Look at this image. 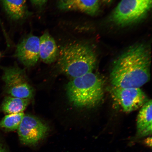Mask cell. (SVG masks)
Masks as SVG:
<instances>
[{"label": "cell", "mask_w": 152, "mask_h": 152, "mask_svg": "<svg viewBox=\"0 0 152 152\" xmlns=\"http://www.w3.org/2000/svg\"><path fill=\"white\" fill-rule=\"evenodd\" d=\"M66 93L69 101L76 107H94L103 99L104 81L91 72L71 79L66 85Z\"/></svg>", "instance_id": "3"}, {"label": "cell", "mask_w": 152, "mask_h": 152, "mask_svg": "<svg viewBox=\"0 0 152 152\" xmlns=\"http://www.w3.org/2000/svg\"><path fill=\"white\" fill-rule=\"evenodd\" d=\"M7 14L12 20H22L28 15L26 0H3Z\"/></svg>", "instance_id": "12"}, {"label": "cell", "mask_w": 152, "mask_h": 152, "mask_svg": "<svg viewBox=\"0 0 152 152\" xmlns=\"http://www.w3.org/2000/svg\"><path fill=\"white\" fill-rule=\"evenodd\" d=\"M39 38L30 34L17 45L16 56L21 63L27 67L36 65L39 58Z\"/></svg>", "instance_id": "8"}, {"label": "cell", "mask_w": 152, "mask_h": 152, "mask_svg": "<svg viewBox=\"0 0 152 152\" xmlns=\"http://www.w3.org/2000/svg\"><path fill=\"white\" fill-rule=\"evenodd\" d=\"M152 4V0H121L112 13L111 20L121 26L135 23L147 16Z\"/></svg>", "instance_id": "4"}, {"label": "cell", "mask_w": 152, "mask_h": 152, "mask_svg": "<svg viewBox=\"0 0 152 152\" xmlns=\"http://www.w3.org/2000/svg\"><path fill=\"white\" fill-rule=\"evenodd\" d=\"M114 99L123 111L131 113L141 108L149 100L141 88L113 87L111 90Z\"/></svg>", "instance_id": "7"}, {"label": "cell", "mask_w": 152, "mask_h": 152, "mask_svg": "<svg viewBox=\"0 0 152 152\" xmlns=\"http://www.w3.org/2000/svg\"><path fill=\"white\" fill-rule=\"evenodd\" d=\"M57 59L60 71L71 79L93 72L97 63L93 49L86 44L76 41L61 47Z\"/></svg>", "instance_id": "2"}, {"label": "cell", "mask_w": 152, "mask_h": 152, "mask_svg": "<svg viewBox=\"0 0 152 152\" xmlns=\"http://www.w3.org/2000/svg\"><path fill=\"white\" fill-rule=\"evenodd\" d=\"M24 115L22 113L5 115L0 121V128L8 131L18 130Z\"/></svg>", "instance_id": "14"}, {"label": "cell", "mask_w": 152, "mask_h": 152, "mask_svg": "<svg viewBox=\"0 0 152 152\" xmlns=\"http://www.w3.org/2000/svg\"><path fill=\"white\" fill-rule=\"evenodd\" d=\"M19 139L26 145H37L46 136L49 128L46 123L34 116H24L18 129Z\"/></svg>", "instance_id": "6"}, {"label": "cell", "mask_w": 152, "mask_h": 152, "mask_svg": "<svg viewBox=\"0 0 152 152\" xmlns=\"http://www.w3.org/2000/svg\"><path fill=\"white\" fill-rule=\"evenodd\" d=\"M151 53L147 46L134 45L114 62L110 82L113 87L140 88L151 79Z\"/></svg>", "instance_id": "1"}, {"label": "cell", "mask_w": 152, "mask_h": 152, "mask_svg": "<svg viewBox=\"0 0 152 152\" xmlns=\"http://www.w3.org/2000/svg\"><path fill=\"white\" fill-rule=\"evenodd\" d=\"M1 56V53H0V56Z\"/></svg>", "instance_id": "19"}, {"label": "cell", "mask_w": 152, "mask_h": 152, "mask_svg": "<svg viewBox=\"0 0 152 152\" xmlns=\"http://www.w3.org/2000/svg\"><path fill=\"white\" fill-rule=\"evenodd\" d=\"M32 4L35 6L42 7L44 6L48 1V0H30Z\"/></svg>", "instance_id": "15"}, {"label": "cell", "mask_w": 152, "mask_h": 152, "mask_svg": "<svg viewBox=\"0 0 152 152\" xmlns=\"http://www.w3.org/2000/svg\"><path fill=\"white\" fill-rule=\"evenodd\" d=\"M39 58L45 64H50L58 59L59 49L56 41L48 32L39 37Z\"/></svg>", "instance_id": "11"}, {"label": "cell", "mask_w": 152, "mask_h": 152, "mask_svg": "<svg viewBox=\"0 0 152 152\" xmlns=\"http://www.w3.org/2000/svg\"><path fill=\"white\" fill-rule=\"evenodd\" d=\"M0 152H9L4 144L0 142Z\"/></svg>", "instance_id": "17"}, {"label": "cell", "mask_w": 152, "mask_h": 152, "mask_svg": "<svg viewBox=\"0 0 152 152\" xmlns=\"http://www.w3.org/2000/svg\"><path fill=\"white\" fill-rule=\"evenodd\" d=\"M30 100L10 96L6 97L1 104V110L8 115L23 113L29 104Z\"/></svg>", "instance_id": "13"}, {"label": "cell", "mask_w": 152, "mask_h": 152, "mask_svg": "<svg viewBox=\"0 0 152 152\" xmlns=\"http://www.w3.org/2000/svg\"><path fill=\"white\" fill-rule=\"evenodd\" d=\"M2 79L6 92L10 96L29 99L33 97L34 89L23 69L16 66L5 68Z\"/></svg>", "instance_id": "5"}, {"label": "cell", "mask_w": 152, "mask_h": 152, "mask_svg": "<svg viewBox=\"0 0 152 152\" xmlns=\"http://www.w3.org/2000/svg\"><path fill=\"white\" fill-rule=\"evenodd\" d=\"M100 1L106 3H109L113 1V0H100Z\"/></svg>", "instance_id": "18"}, {"label": "cell", "mask_w": 152, "mask_h": 152, "mask_svg": "<svg viewBox=\"0 0 152 152\" xmlns=\"http://www.w3.org/2000/svg\"><path fill=\"white\" fill-rule=\"evenodd\" d=\"M140 108L137 119L136 133L130 140V144L132 145L152 135L151 99L148 100Z\"/></svg>", "instance_id": "9"}, {"label": "cell", "mask_w": 152, "mask_h": 152, "mask_svg": "<svg viewBox=\"0 0 152 152\" xmlns=\"http://www.w3.org/2000/svg\"><path fill=\"white\" fill-rule=\"evenodd\" d=\"M143 144L144 145L149 148L152 147V137H148L147 138H144L143 140Z\"/></svg>", "instance_id": "16"}, {"label": "cell", "mask_w": 152, "mask_h": 152, "mask_svg": "<svg viewBox=\"0 0 152 152\" xmlns=\"http://www.w3.org/2000/svg\"><path fill=\"white\" fill-rule=\"evenodd\" d=\"M57 6L61 10L76 11L94 16L100 9L99 0H58Z\"/></svg>", "instance_id": "10"}]
</instances>
